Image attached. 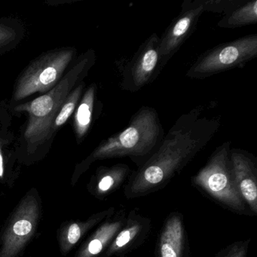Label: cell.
<instances>
[{
    "mask_svg": "<svg viewBox=\"0 0 257 257\" xmlns=\"http://www.w3.org/2000/svg\"><path fill=\"white\" fill-rule=\"evenodd\" d=\"M203 112V106H198L179 117L157 151L131 176L124 189L126 198L144 196L165 187L209 144L220 121Z\"/></svg>",
    "mask_w": 257,
    "mask_h": 257,
    "instance_id": "obj_1",
    "label": "cell"
},
{
    "mask_svg": "<svg viewBox=\"0 0 257 257\" xmlns=\"http://www.w3.org/2000/svg\"><path fill=\"white\" fill-rule=\"evenodd\" d=\"M165 135L156 109L143 106L132 116L125 129L103 141L76 168L72 183L75 184L90 165L97 160L129 157L141 166L157 151Z\"/></svg>",
    "mask_w": 257,
    "mask_h": 257,
    "instance_id": "obj_2",
    "label": "cell"
},
{
    "mask_svg": "<svg viewBox=\"0 0 257 257\" xmlns=\"http://www.w3.org/2000/svg\"><path fill=\"white\" fill-rule=\"evenodd\" d=\"M94 63L95 54L94 51L88 50L51 91L16 107V110L29 113V122L25 136L30 147L37 146L49 138L52 123L61 106L75 86L82 82Z\"/></svg>",
    "mask_w": 257,
    "mask_h": 257,
    "instance_id": "obj_3",
    "label": "cell"
},
{
    "mask_svg": "<svg viewBox=\"0 0 257 257\" xmlns=\"http://www.w3.org/2000/svg\"><path fill=\"white\" fill-rule=\"evenodd\" d=\"M230 150L228 141L219 146L205 165L192 177V183L230 210L245 213L246 204L234 182Z\"/></svg>",
    "mask_w": 257,
    "mask_h": 257,
    "instance_id": "obj_4",
    "label": "cell"
},
{
    "mask_svg": "<svg viewBox=\"0 0 257 257\" xmlns=\"http://www.w3.org/2000/svg\"><path fill=\"white\" fill-rule=\"evenodd\" d=\"M76 53L74 49H60L39 57L18 79L13 100L19 101L35 93L49 92L64 77Z\"/></svg>",
    "mask_w": 257,
    "mask_h": 257,
    "instance_id": "obj_5",
    "label": "cell"
},
{
    "mask_svg": "<svg viewBox=\"0 0 257 257\" xmlns=\"http://www.w3.org/2000/svg\"><path fill=\"white\" fill-rule=\"evenodd\" d=\"M41 200L31 189L17 204L0 233V257H19L36 234L40 216Z\"/></svg>",
    "mask_w": 257,
    "mask_h": 257,
    "instance_id": "obj_6",
    "label": "cell"
},
{
    "mask_svg": "<svg viewBox=\"0 0 257 257\" xmlns=\"http://www.w3.org/2000/svg\"><path fill=\"white\" fill-rule=\"evenodd\" d=\"M257 56V35L245 36L207 50L188 70L186 76L204 79L242 67Z\"/></svg>",
    "mask_w": 257,
    "mask_h": 257,
    "instance_id": "obj_7",
    "label": "cell"
},
{
    "mask_svg": "<svg viewBox=\"0 0 257 257\" xmlns=\"http://www.w3.org/2000/svg\"><path fill=\"white\" fill-rule=\"evenodd\" d=\"M159 40L156 33L152 34L124 66L120 83L121 89L136 92L156 79L162 70Z\"/></svg>",
    "mask_w": 257,
    "mask_h": 257,
    "instance_id": "obj_8",
    "label": "cell"
},
{
    "mask_svg": "<svg viewBox=\"0 0 257 257\" xmlns=\"http://www.w3.org/2000/svg\"><path fill=\"white\" fill-rule=\"evenodd\" d=\"M204 13L201 0H185L183 3L180 15L174 19L159 40L162 69L195 31Z\"/></svg>",
    "mask_w": 257,
    "mask_h": 257,
    "instance_id": "obj_9",
    "label": "cell"
},
{
    "mask_svg": "<svg viewBox=\"0 0 257 257\" xmlns=\"http://www.w3.org/2000/svg\"><path fill=\"white\" fill-rule=\"evenodd\" d=\"M234 182L249 210L257 214V161L246 150H230Z\"/></svg>",
    "mask_w": 257,
    "mask_h": 257,
    "instance_id": "obj_10",
    "label": "cell"
},
{
    "mask_svg": "<svg viewBox=\"0 0 257 257\" xmlns=\"http://www.w3.org/2000/svg\"><path fill=\"white\" fill-rule=\"evenodd\" d=\"M150 219L132 210L126 218L125 223L115 235L103 257L121 255L139 244L150 233Z\"/></svg>",
    "mask_w": 257,
    "mask_h": 257,
    "instance_id": "obj_11",
    "label": "cell"
},
{
    "mask_svg": "<svg viewBox=\"0 0 257 257\" xmlns=\"http://www.w3.org/2000/svg\"><path fill=\"white\" fill-rule=\"evenodd\" d=\"M159 257H187L188 242L183 218L180 213L170 215L159 237Z\"/></svg>",
    "mask_w": 257,
    "mask_h": 257,
    "instance_id": "obj_12",
    "label": "cell"
},
{
    "mask_svg": "<svg viewBox=\"0 0 257 257\" xmlns=\"http://www.w3.org/2000/svg\"><path fill=\"white\" fill-rule=\"evenodd\" d=\"M125 211L112 215L101 224L84 243L76 257H97L107 249L118 231L125 223Z\"/></svg>",
    "mask_w": 257,
    "mask_h": 257,
    "instance_id": "obj_13",
    "label": "cell"
},
{
    "mask_svg": "<svg viewBox=\"0 0 257 257\" xmlns=\"http://www.w3.org/2000/svg\"><path fill=\"white\" fill-rule=\"evenodd\" d=\"M115 213V208L110 207L93 214L85 221H76L66 224L61 228L58 235L60 249L63 254L68 253L73 246L88 233L91 228L98 225L100 222L109 218Z\"/></svg>",
    "mask_w": 257,
    "mask_h": 257,
    "instance_id": "obj_14",
    "label": "cell"
},
{
    "mask_svg": "<svg viewBox=\"0 0 257 257\" xmlns=\"http://www.w3.org/2000/svg\"><path fill=\"white\" fill-rule=\"evenodd\" d=\"M131 172L132 170L125 164L102 167L97 170L90 183V192L97 198H104L117 190L131 175Z\"/></svg>",
    "mask_w": 257,
    "mask_h": 257,
    "instance_id": "obj_15",
    "label": "cell"
},
{
    "mask_svg": "<svg viewBox=\"0 0 257 257\" xmlns=\"http://www.w3.org/2000/svg\"><path fill=\"white\" fill-rule=\"evenodd\" d=\"M97 86L95 84L90 85L86 90L79 106L74 118V129L78 142H80L88 133L94 113Z\"/></svg>",
    "mask_w": 257,
    "mask_h": 257,
    "instance_id": "obj_16",
    "label": "cell"
},
{
    "mask_svg": "<svg viewBox=\"0 0 257 257\" xmlns=\"http://www.w3.org/2000/svg\"><path fill=\"white\" fill-rule=\"evenodd\" d=\"M256 23L257 1L252 0L246 1L243 5L225 15L218 22L217 26L221 28L232 29Z\"/></svg>",
    "mask_w": 257,
    "mask_h": 257,
    "instance_id": "obj_17",
    "label": "cell"
},
{
    "mask_svg": "<svg viewBox=\"0 0 257 257\" xmlns=\"http://www.w3.org/2000/svg\"><path fill=\"white\" fill-rule=\"evenodd\" d=\"M84 86H85V84L83 82H80L70 93L52 123L51 133L58 130L59 127H62L67 122L69 118L73 115L78 103H79V99L82 96Z\"/></svg>",
    "mask_w": 257,
    "mask_h": 257,
    "instance_id": "obj_18",
    "label": "cell"
},
{
    "mask_svg": "<svg viewBox=\"0 0 257 257\" xmlns=\"http://www.w3.org/2000/svg\"><path fill=\"white\" fill-rule=\"evenodd\" d=\"M246 2V0H201L204 12L223 13L224 16Z\"/></svg>",
    "mask_w": 257,
    "mask_h": 257,
    "instance_id": "obj_19",
    "label": "cell"
},
{
    "mask_svg": "<svg viewBox=\"0 0 257 257\" xmlns=\"http://www.w3.org/2000/svg\"><path fill=\"white\" fill-rule=\"evenodd\" d=\"M249 240L236 242L222 249L215 257H246Z\"/></svg>",
    "mask_w": 257,
    "mask_h": 257,
    "instance_id": "obj_20",
    "label": "cell"
},
{
    "mask_svg": "<svg viewBox=\"0 0 257 257\" xmlns=\"http://www.w3.org/2000/svg\"><path fill=\"white\" fill-rule=\"evenodd\" d=\"M19 39L17 31L11 25L0 23V49L13 46Z\"/></svg>",
    "mask_w": 257,
    "mask_h": 257,
    "instance_id": "obj_21",
    "label": "cell"
},
{
    "mask_svg": "<svg viewBox=\"0 0 257 257\" xmlns=\"http://www.w3.org/2000/svg\"><path fill=\"white\" fill-rule=\"evenodd\" d=\"M4 177H5V164H4L2 149L0 147V180H4Z\"/></svg>",
    "mask_w": 257,
    "mask_h": 257,
    "instance_id": "obj_22",
    "label": "cell"
}]
</instances>
